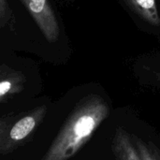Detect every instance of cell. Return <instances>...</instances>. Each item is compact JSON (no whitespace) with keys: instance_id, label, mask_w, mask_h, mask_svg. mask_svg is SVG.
<instances>
[{"instance_id":"1","label":"cell","mask_w":160,"mask_h":160,"mask_svg":"<svg viewBox=\"0 0 160 160\" xmlns=\"http://www.w3.org/2000/svg\"><path fill=\"white\" fill-rule=\"evenodd\" d=\"M108 103L98 95H89L72 110L41 160H69L91 140L108 117Z\"/></svg>"},{"instance_id":"2","label":"cell","mask_w":160,"mask_h":160,"mask_svg":"<svg viewBox=\"0 0 160 160\" xmlns=\"http://www.w3.org/2000/svg\"><path fill=\"white\" fill-rule=\"evenodd\" d=\"M46 105L16 114L5 115L0 119V154L9 155L30 140L44 120Z\"/></svg>"},{"instance_id":"3","label":"cell","mask_w":160,"mask_h":160,"mask_svg":"<svg viewBox=\"0 0 160 160\" xmlns=\"http://www.w3.org/2000/svg\"><path fill=\"white\" fill-rule=\"evenodd\" d=\"M45 38L53 43L60 35V27L48 0H21Z\"/></svg>"},{"instance_id":"4","label":"cell","mask_w":160,"mask_h":160,"mask_svg":"<svg viewBox=\"0 0 160 160\" xmlns=\"http://www.w3.org/2000/svg\"><path fill=\"white\" fill-rule=\"evenodd\" d=\"M25 82V76L22 72L3 64L0 68V102L5 103L13 96L21 93Z\"/></svg>"},{"instance_id":"5","label":"cell","mask_w":160,"mask_h":160,"mask_svg":"<svg viewBox=\"0 0 160 160\" xmlns=\"http://www.w3.org/2000/svg\"><path fill=\"white\" fill-rule=\"evenodd\" d=\"M112 148L117 160H142L134 145L132 137L122 127L115 129Z\"/></svg>"},{"instance_id":"6","label":"cell","mask_w":160,"mask_h":160,"mask_svg":"<svg viewBox=\"0 0 160 160\" xmlns=\"http://www.w3.org/2000/svg\"><path fill=\"white\" fill-rule=\"evenodd\" d=\"M127 5L148 23L160 25V17L156 0H125Z\"/></svg>"},{"instance_id":"7","label":"cell","mask_w":160,"mask_h":160,"mask_svg":"<svg viewBox=\"0 0 160 160\" xmlns=\"http://www.w3.org/2000/svg\"><path fill=\"white\" fill-rule=\"evenodd\" d=\"M134 145L142 160H160L158 149L152 142H145L137 136H132Z\"/></svg>"},{"instance_id":"8","label":"cell","mask_w":160,"mask_h":160,"mask_svg":"<svg viewBox=\"0 0 160 160\" xmlns=\"http://www.w3.org/2000/svg\"><path fill=\"white\" fill-rule=\"evenodd\" d=\"M13 19L12 11L8 0H0V25L4 27L11 22Z\"/></svg>"},{"instance_id":"9","label":"cell","mask_w":160,"mask_h":160,"mask_svg":"<svg viewBox=\"0 0 160 160\" xmlns=\"http://www.w3.org/2000/svg\"><path fill=\"white\" fill-rule=\"evenodd\" d=\"M156 75H157V78H158V82H160V73H157Z\"/></svg>"}]
</instances>
